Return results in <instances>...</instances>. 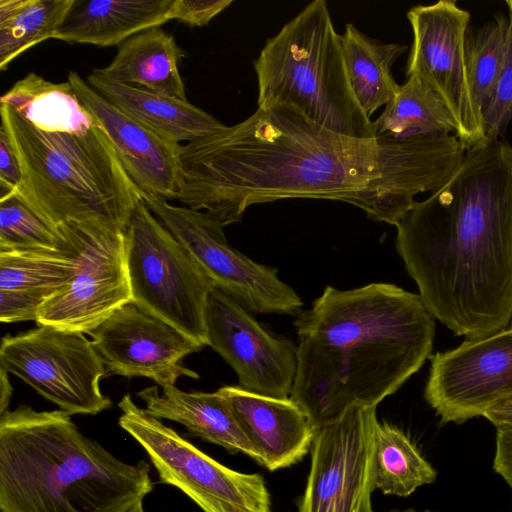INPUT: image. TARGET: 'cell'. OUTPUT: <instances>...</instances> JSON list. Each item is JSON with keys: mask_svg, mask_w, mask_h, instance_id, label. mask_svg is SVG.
Segmentation results:
<instances>
[{"mask_svg": "<svg viewBox=\"0 0 512 512\" xmlns=\"http://www.w3.org/2000/svg\"><path fill=\"white\" fill-rule=\"evenodd\" d=\"M465 151L456 135L360 138L292 107H258L240 123L182 145L176 200L223 226L252 205L293 198L346 202L395 225L416 195L448 182Z\"/></svg>", "mask_w": 512, "mask_h": 512, "instance_id": "cell-1", "label": "cell"}, {"mask_svg": "<svg viewBox=\"0 0 512 512\" xmlns=\"http://www.w3.org/2000/svg\"><path fill=\"white\" fill-rule=\"evenodd\" d=\"M396 250L428 312L455 336L512 321V146L484 138L448 182L395 224Z\"/></svg>", "mask_w": 512, "mask_h": 512, "instance_id": "cell-2", "label": "cell"}, {"mask_svg": "<svg viewBox=\"0 0 512 512\" xmlns=\"http://www.w3.org/2000/svg\"><path fill=\"white\" fill-rule=\"evenodd\" d=\"M297 372L290 398L315 429L352 405L376 407L431 357L435 319L391 283L327 286L294 321Z\"/></svg>", "mask_w": 512, "mask_h": 512, "instance_id": "cell-3", "label": "cell"}, {"mask_svg": "<svg viewBox=\"0 0 512 512\" xmlns=\"http://www.w3.org/2000/svg\"><path fill=\"white\" fill-rule=\"evenodd\" d=\"M0 416V512H128L153 490L149 464L120 460L60 409Z\"/></svg>", "mask_w": 512, "mask_h": 512, "instance_id": "cell-4", "label": "cell"}, {"mask_svg": "<svg viewBox=\"0 0 512 512\" xmlns=\"http://www.w3.org/2000/svg\"><path fill=\"white\" fill-rule=\"evenodd\" d=\"M0 115L20 165L18 195L32 209L58 229L126 232L143 192L97 121L86 133H49L5 104Z\"/></svg>", "mask_w": 512, "mask_h": 512, "instance_id": "cell-5", "label": "cell"}, {"mask_svg": "<svg viewBox=\"0 0 512 512\" xmlns=\"http://www.w3.org/2000/svg\"><path fill=\"white\" fill-rule=\"evenodd\" d=\"M253 67L258 107H292L333 131L374 137L373 121L351 90L326 1H312L267 39Z\"/></svg>", "mask_w": 512, "mask_h": 512, "instance_id": "cell-6", "label": "cell"}, {"mask_svg": "<svg viewBox=\"0 0 512 512\" xmlns=\"http://www.w3.org/2000/svg\"><path fill=\"white\" fill-rule=\"evenodd\" d=\"M125 235L132 302L206 346L212 281L143 199Z\"/></svg>", "mask_w": 512, "mask_h": 512, "instance_id": "cell-7", "label": "cell"}, {"mask_svg": "<svg viewBox=\"0 0 512 512\" xmlns=\"http://www.w3.org/2000/svg\"><path fill=\"white\" fill-rule=\"evenodd\" d=\"M119 425L147 453L159 482L182 491L204 512H272L259 473L233 470L137 406L130 395L118 403Z\"/></svg>", "mask_w": 512, "mask_h": 512, "instance_id": "cell-8", "label": "cell"}, {"mask_svg": "<svg viewBox=\"0 0 512 512\" xmlns=\"http://www.w3.org/2000/svg\"><path fill=\"white\" fill-rule=\"evenodd\" d=\"M143 201L221 290L253 315L297 316L303 302L276 268L255 262L227 241L223 225L203 211L176 206L159 195Z\"/></svg>", "mask_w": 512, "mask_h": 512, "instance_id": "cell-9", "label": "cell"}, {"mask_svg": "<svg viewBox=\"0 0 512 512\" xmlns=\"http://www.w3.org/2000/svg\"><path fill=\"white\" fill-rule=\"evenodd\" d=\"M0 367L70 414L96 415L112 402L100 390L105 364L84 333L38 325L2 338Z\"/></svg>", "mask_w": 512, "mask_h": 512, "instance_id": "cell-10", "label": "cell"}, {"mask_svg": "<svg viewBox=\"0 0 512 512\" xmlns=\"http://www.w3.org/2000/svg\"><path fill=\"white\" fill-rule=\"evenodd\" d=\"M376 407L352 405L316 429L298 512H373Z\"/></svg>", "mask_w": 512, "mask_h": 512, "instance_id": "cell-11", "label": "cell"}, {"mask_svg": "<svg viewBox=\"0 0 512 512\" xmlns=\"http://www.w3.org/2000/svg\"><path fill=\"white\" fill-rule=\"evenodd\" d=\"M413 41L406 76H416L445 102L457 124L456 136L469 148L485 138L467 77L466 36L470 13L455 0L416 5L407 12Z\"/></svg>", "mask_w": 512, "mask_h": 512, "instance_id": "cell-12", "label": "cell"}, {"mask_svg": "<svg viewBox=\"0 0 512 512\" xmlns=\"http://www.w3.org/2000/svg\"><path fill=\"white\" fill-rule=\"evenodd\" d=\"M78 248V270L67 287L40 308L36 322L90 334L115 311L132 302L125 232L62 227Z\"/></svg>", "mask_w": 512, "mask_h": 512, "instance_id": "cell-13", "label": "cell"}, {"mask_svg": "<svg viewBox=\"0 0 512 512\" xmlns=\"http://www.w3.org/2000/svg\"><path fill=\"white\" fill-rule=\"evenodd\" d=\"M424 399L441 424L483 416L512 394V328L431 355Z\"/></svg>", "mask_w": 512, "mask_h": 512, "instance_id": "cell-14", "label": "cell"}, {"mask_svg": "<svg viewBox=\"0 0 512 512\" xmlns=\"http://www.w3.org/2000/svg\"><path fill=\"white\" fill-rule=\"evenodd\" d=\"M207 345L236 372L239 386L289 398L297 372V346L264 329L239 303L213 287L205 310Z\"/></svg>", "mask_w": 512, "mask_h": 512, "instance_id": "cell-15", "label": "cell"}, {"mask_svg": "<svg viewBox=\"0 0 512 512\" xmlns=\"http://www.w3.org/2000/svg\"><path fill=\"white\" fill-rule=\"evenodd\" d=\"M106 370L125 377H146L161 388L199 375L182 364L204 346L133 302L115 311L90 333Z\"/></svg>", "mask_w": 512, "mask_h": 512, "instance_id": "cell-16", "label": "cell"}, {"mask_svg": "<svg viewBox=\"0 0 512 512\" xmlns=\"http://www.w3.org/2000/svg\"><path fill=\"white\" fill-rule=\"evenodd\" d=\"M67 81L109 137L124 169L147 194L176 200L182 145L131 118L95 91L77 72Z\"/></svg>", "mask_w": 512, "mask_h": 512, "instance_id": "cell-17", "label": "cell"}, {"mask_svg": "<svg viewBox=\"0 0 512 512\" xmlns=\"http://www.w3.org/2000/svg\"><path fill=\"white\" fill-rule=\"evenodd\" d=\"M217 391L229 403L269 471L290 467L311 450L316 429L290 397L259 395L239 385Z\"/></svg>", "mask_w": 512, "mask_h": 512, "instance_id": "cell-18", "label": "cell"}, {"mask_svg": "<svg viewBox=\"0 0 512 512\" xmlns=\"http://www.w3.org/2000/svg\"><path fill=\"white\" fill-rule=\"evenodd\" d=\"M63 250H0V320H35L42 305L69 285L79 265L75 241Z\"/></svg>", "mask_w": 512, "mask_h": 512, "instance_id": "cell-19", "label": "cell"}, {"mask_svg": "<svg viewBox=\"0 0 512 512\" xmlns=\"http://www.w3.org/2000/svg\"><path fill=\"white\" fill-rule=\"evenodd\" d=\"M147 387L137 393L145 412L183 425L192 436L219 445L230 453H244L262 465V457L218 392H185L176 386Z\"/></svg>", "mask_w": 512, "mask_h": 512, "instance_id": "cell-20", "label": "cell"}, {"mask_svg": "<svg viewBox=\"0 0 512 512\" xmlns=\"http://www.w3.org/2000/svg\"><path fill=\"white\" fill-rule=\"evenodd\" d=\"M173 0H73L54 39L108 47L169 21Z\"/></svg>", "mask_w": 512, "mask_h": 512, "instance_id": "cell-21", "label": "cell"}, {"mask_svg": "<svg viewBox=\"0 0 512 512\" xmlns=\"http://www.w3.org/2000/svg\"><path fill=\"white\" fill-rule=\"evenodd\" d=\"M184 52L173 35L160 27L142 31L120 44L109 65L93 70L95 75L186 101L179 71Z\"/></svg>", "mask_w": 512, "mask_h": 512, "instance_id": "cell-22", "label": "cell"}, {"mask_svg": "<svg viewBox=\"0 0 512 512\" xmlns=\"http://www.w3.org/2000/svg\"><path fill=\"white\" fill-rule=\"evenodd\" d=\"M86 82L125 114L179 144L194 141L224 126L188 100L107 80L94 73Z\"/></svg>", "mask_w": 512, "mask_h": 512, "instance_id": "cell-23", "label": "cell"}, {"mask_svg": "<svg viewBox=\"0 0 512 512\" xmlns=\"http://www.w3.org/2000/svg\"><path fill=\"white\" fill-rule=\"evenodd\" d=\"M0 102L44 132L82 134L96 123L68 81L54 83L33 72L17 81Z\"/></svg>", "mask_w": 512, "mask_h": 512, "instance_id": "cell-24", "label": "cell"}, {"mask_svg": "<svg viewBox=\"0 0 512 512\" xmlns=\"http://www.w3.org/2000/svg\"><path fill=\"white\" fill-rule=\"evenodd\" d=\"M341 42L351 90L360 108L371 119L399 89L392 67L407 46L373 39L351 23L346 24Z\"/></svg>", "mask_w": 512, "mask_h": 512, "instance_id": "cell-25", "label": "cell"}, {"mask_svg": "<svg viewBox=\"0 0 512 512\" xmlns=\"http://www.w3.org/2000/svg\"><path fill=\"white\" fill-rule=\"evenodd\" d=\"M373 136L393 140L446 137L457 124L443 99L423 80L407 77L394 98L372 122Z\"/></svg>", "mask_w": 512, "mask_h": 512, "instance_id": "cell-26", "label": "cell"}, {"mask_svg": "<svg viewBox=\"0 0 512 512\" xmlns=\"http://www.w3.org/2000/svg\"><path fill=\"white\" fill-rule=\"evenodd\" d=\"M375 489L407 497L436 480L437 472L398 427L378 422L375 431Z\"/></svg>", "mask_w": 512, "mask_h": 512, "instance_id": "cell-27", "label": "cell"}, {"mask_svg": "<svg viewBox=\"0 0 512 512\" xmlns=\"http://www.w3.org/2000/svg\"><path fill=\"white\" fill-rule=\"evenodd\" d=\"M73 0H0V69L36 44L54 39Z\"/></svg>", "mask_w": 512, "mask_h": 512, "instance_id": "cell-28", "label": "cell"}, {"mask_svg": "<svg viewBox=\"0 0 512 512\" xmlns=\"http://www.w3.org/2000/svg\"><path fill=\"white\" fill-rule=\"evenodd\" d=\"M509 30L508 16L499 13L476 31L467 32L466 67L474 108L482 110L493 90L503 62ZM483 125V124H482Z\"/></svg>", "mask_w": 512, "mask_h": 512, "instance_id": "cell-29", "label": "cell"}, {"mask_svg": "<svg viewBox=\"0 0 512 512\" xmlns=\"http://www.w3.org/2000/svg\"><path fill=\"white\" fill-rule=\"evenodd\" d=\"M71 247L67 235L41 217L18 194L0 201V250Z\"/></svg>", "mask_w": 512, "mask_h": 512, "instance_id": "cell-30", "label": "cell"}, {"mask_svg": "<svg viewBox=\"0 0 512 512\" xmlns=\"http://www.w3.org/2000/svg\"><path fill=\"white\" fill-rule=\"evenodd\" d=\"M508 9L509 30L506 50L496 83L482 110L485 138L502 139L512 120V0Z\"/></svg>", "mask_w": 512, "mask_h": 512, "instance_id": "cell-31", "label": "cell"}, {"mask_svg": "<svg viewBox=\"0 0 512 512\" xmlns=\"http://www.w3.org/2000/svg\"><path fill=\"white\" fill-rule=\"evenodd\" d=\"M233 3V0H173L168 18L202 27Z\"/></svg>", "mask_w": 512, "mask_h": 512, "instance_id": "cell-32", "label": "cell"}, {"mask_svg": "<svg viewBox=\"0 0 512 512\" xmlns=\"http://www.w3.org/2000/svg\"><path fill=\"white\" fill-rule=\"evenodd\" d=\"M493 469L512 488V424L496 428Z\"/></svg>", "mask_w": 512, "mask_h": 512, "instance_id": "cell-33", "label": "cell"}, {"mask_svg": "<svg viewBox=\"0 0 512 512\" xmlns=\"http://www.w3.org/2000/svg\"><path fill=\"white\" fill-rule=\"evenodd\" d=\"M0 179L18 188L21 183L19 161L3 126L0 127Z\"/></svg>", "mask_w": 512, "mask_h": 512, "instance_id": "cell-34", "label": "cell"}, {"mask_svg": "<svg viewBox=\"0 0 512 512\" xmlns=\"http://www.w3.org/2000/svg\"><path fill=\"white\" fill-rule=\"evenodd\" d=\"M483 417L495 428L512 424V394L491 405Z\"/></svg>", "mask_w": 512, "mask_h": 512, "instance_id": "cell-35", "label": "cell"}, {"mask_svg": "<svg viewBox=\"0 0 512 512\" xmlns=\"http://www.w3.org/2000/svg\"><path fill=\"white\" fill-rule=\"evenodd\" d=\"M12 395V386L8 379V372L0 367V415L8 411Z\"/></svg>", "mask_w": 512, "mask_h": 512, "instance_id": "cell-36", "label": "cell"}, {"mask_svg": "<svg viewBox=\"0 0 512 512\" xmlns=\"http://www.w3.org/2000/svg\"><path fill=\"white\" fill-rule=\"evenodd\" d=\"M128 512H145L143 507V501H140L137 504H135Z\"/></svg>", "mask_w": 512, "mask_h": 512, "instance_id": "cell-37", "label": "cell"}, {"mask_svg": "<svg viewBox=\"0 0 512 512\" xmlns=\"http://www.w3.org/2000/svg\"><path fill=\"white\" fill-rule=\"evenodd\" d=\"M391 512H432V511H429V510L418 511V510H414V509H406V510H402V511H391Z\"/></svg>", "mask_w": 512, "mask_h": 512, "instance_id": "cell-38", "label": "cell"}, {"mask_svg": "<svg viewBox=\"0 0 512 512\" xmlns=\"http://www.w3.org/2000/svg\"><path fill=\"white\" fill-rule=\"evenodd\" d=\"M509 328H512V321H511V323H510V325H509Z\"/></svg>", "mask_w": 512, "mask_h": 512, "instance_id": "cell-39", "label": "cell"}]
</instances>
